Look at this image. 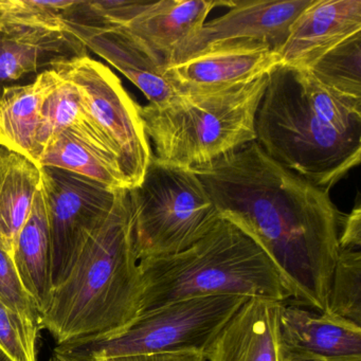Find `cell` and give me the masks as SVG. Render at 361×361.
Wrapping results in <instances>:
<instances>
[{
  "label": "cell",
  "instance_id": "obj_10",
  "mask_svg": "<svg viewBox=\"0 0 361 361\" xmlns=\"http://www.w3.org/2000/svg\"><path fill=\"white\" fill-rule=\"evenodd\" d=\"M314 0H235L229 11L185 39L169 60L177 64L208 50L240 44H257L280 51L295 18Z\"/></svg>",
  "mask_w": 361,
  "mask_h": 361
},
{
  "label": "cell",
  "instance_id": "obj_23",
  "mask_svg": "<svg viewBox=\"0 0 361 361\" xmlns=\"http://www.w3.org/2000/svg\"><path fill=\"white\" fill-rule=\"evenodd\" d=\"M304 69L336 96L361 106V32L348 37Z\"/></svg>",
  "mask_w": 361,
  "mask_h": 361
},
{
  "label": "cell",
  "instance_id": "obj_6",
  "mask_svg": "<svg viewBox=\"0 0 361 361\" xmlns=\"http://www.w3.org/2000/svg\"><path fill=\"white\" fill-rule=\"evenodd\" d=\"M128 192L139 261L185 250L221 219L193 170L164 164L154 155L142 180Z\"/></svg>",
  "mask_w": 361,
  "mask_h": 361
},
{
  "label": "cell",
  "instance_id": "obj_20",
  "mask_svg": "<svg viewBox=\"0 0 361 361\" xmlns=\"http://www.w3.org/2000/svg\"><path fill=\"white\" fill-rule=\"evenodd\" d=\"M41 183L39 166L16 152L0 147V246L12 257Z\"/></svg>",
  "mask_w": 361,
  "mask_h": 361
},
{
  "label": "cell",
  "instance_id": "obj_13",
  "mask_svg": "<svg viewBox=\"0 0 361 361\" xmlns=\"http://www.w3.org/2000/svg\"><path fill=\"white\" fill-rule=\"evenodd\" d=\"M65 28L126 75L145 94L149 104L164 106L176 94L164 78V60L123 27L66 24Z\"/></svg>",
  "mask_w": 361,
  "mask_h": 361
},
{
  "label": "cell",
  "instance_id": "obj_31",
  "mask_svg": "<svg viewBox=\"0 0 361 361\" xmlns=\"http://www.w3.org/2000/svg\"><path fill=\"white\" fill-rule=\"evenodd\" d=\"M0 361H12L3 350H0Z\"/></svg>",
  "mask_w": 361,
  "mask_h": 361
},
{
  "label": "cell",
  "instance_id": "obj_30",
  "mask_svg": "<svg viewBox=\"0 0 361 361\" xmlns=\"http://www.w3.org/2000/svg\"><path fill=\"white\" fill-rule=\"evenodd\" d=\"M49 361H85L81 359L73 358V357L66 356V355L60 354V353L54 352Z\"/></svg>",
  "mask_w": 361,
  "mask_h": 361
},
{
  "label": "cell",
  "instance_id": "obj_21",
  "mask_svg": "<svg viewBox=\"0 0 361 361\" xmlns=\"http://www.w3.org/2000/svg\"><path fill=\"white\" fill-rule=\"evenodd\" d=\"M39 166L68 171L114 191L128 190L117 161L73 130H62L48 141L39 157Z\"/></svg>",
  "mask_w": 361,
  "mask_h": 361
},
{
  "label": "cell",
  "instance_id": "obj_8",
  "mask_svg": "<svg viewBox=\"0 0 361 361\" xmlns=\"http://www.w3.org/2000/svg\"><path fill=\"white\" fill-rule=\"evenodd\" d=\"M54 69L79 90L86 118L117 160L128 190L138 185L153 156L140 105L109 67L90 56Z\"/></svg>",
  "mask_w": 361,
  "mask_h": 361
},
{
  "label": "cell",
  "instance_id": "obj_18",
  "mask_svg": "<svg viewBox=\"0 0 361 361\" xmlns=\"http://www.w3.org/2000/svg\"><path fill=\"white\" fill-rule=\"evenodd\" d=\"M60 81V75L50 69L28 85L6 86L0 90V147L16 152L39 166L35 140L42 107Z\"/></svg>",
  "mask_w": 361,
  "mask_h": 361
},
{
  "label": "cell",
  "instance_id": "obj_15",
  "mask_svg": "<svg viewBox=\"0 0 361 361\" xmlns=\"http://www.w3.org/2000/svg\"><path fill=\"white\" fill-rule=\"evenodd\" d=\"M87 50L68 30L0 22V87L29 73H44L88 56Z\"/></svg>",
  "mask_w": 361,
  "mask_h": 361
},
{
  "label": "cell",
  "instance_id": "obj_7",
  "mask_svg": "<svg viewBox=\"0 0 361 361\" xmlns=\"http://www.w3.org/2000/svg\"><path fill=\"white\" fill-rule=\"evenodd\" d=\"M248 299L223 295L180 300L141 314L116 335L56 346L54 352L85 361L164 353H198L204 356L221 329Z\"/></svg>",
  "mask_w": 361,
  "mask_h": 361
},
{
  "label": "cell",
  "instance_id": "obj_29",
  "mask_svg": "<svg viewBox=\"0 0 361 361\" xmlns=\"http://www.w3.org/2000/svg\"><path fill=\"white\" fill-rule=\"evenodd\" d=\"M102 361H207L204 355L198 353H164V354L136 355L119 357Z\"/></svg>",
  "mask_w": 361,
  "mask_h": 361
},
{
  "label": "cell",
  "instance_id": "obj_11",
  "mask_svg": "<svg viewBox=\"0 0 361 361\" xmlns=\"http://www.w3.org/2000/svg\"><path fill=\"white\" fill-rule=\"evenodd\" d=\"M281 64L267 46L240 44L208 50L166 67L164 78L176 94L221 92L255 81Z\"/></svg>",
  "mask_w": 361,
  "mask_h": 361
},
{
  "label": "cell",
  "instance_id": "obj_28",
  "mask_svg": "<svg viewBox=\"0 0 361 361\" xmlns=\"http://www.w3.org/2000/svg\"><path fill=\"white\" fill-rule=\"evenodd\" d=\"M361 246V207L357 202L350 213L342 217L339 231V248L360 250Z\"/></svg>",
  "mask_w": 361,
  "mask_h": 361
},
{
  "label": "cell",
  "instance_id": "obj_22",
  "mask_svg": "<svg viewBox=\"0 0 361 361\" xmlns=\"http://www.w3.org/2000/svg\"><path fill=\"white\" fill-rule=\"evenodd\" d=\"M66 130L78 133L115 158L86 118L78 88L61 77L60 83L48 94L42 107L41 121L35 140L39 161L48 141L54 135Z\"/></svg>",
  "mask_w": 361,
  "mask_h": 361
},
{
  "label": "cell",
  "instance_id": "obj_3",
  "mask_svg": "<svg viewBox=\"0 0 361 361\" xmlns=\"http://www.w3.org/2000/svg\"><path fill=\"white\" fill-rule=\"evenodd\" d=\"M141 314L180 300L236 295L286 302L276 265L261 246L231 221L221 219L185 250L139 261Z\"/></svg>",
  "mask_w": 361,
  "mask_h": 361
},
{
  "label": "cell",
  "instance_id": "obj_1",
  "mask_svg": "<svg viewBox=\"0 0 361 361\" xmlns=\"http://www.w3.org/2000/svg\"><path fill=\"white\" fill-rule=\"evenodd\" d=\"M191 170L221 219L267 253L293 304L324 312L344 215L329 191L272 160L255 141Z\"/></svg>",
  "mask_w": 361,
  "mask_h": 361
},
{
  "label": "cell",
  "instance_id": "obj_4",
  "mask_svg": "<svg viewBox=\"0 0 361 361\" xmlns=\"http://www.w3.org/2000/svg\"><path fill=\"white\" fill-rule=\"evenodd\" d=\"M267 79L262 75L221 92L176 94L162 107L140 106L153 155L164 164L193 169L253 142Z\"/></svg>",
  "mask_w": 361,
  "mask_h": 361
},
{
  "label": "cell",
  "instance_id": "obj_12",
  "mask_svg": "<svg viewBox=\"0 0 361 361\" xmlns=\"http://www.w3.org/2000/svg\"><path fill=\"white\" fill-rule=\"evenodd\" d=\"M279 331L284 361H361V326L346 319L283 302Z\"/></svg>",
  "mask_w": 361,
  "mask_h": 361
},
{
  "label": "cell",
  "instance_id": "obj_25",
  "mask_svg": "<svg viewBox=\"0 0 361 361\" xmlns=\"http://www.w3.org/2000/svg\"><path fill=\"white\" fill-rule=\"evenodd\" d=\"M75 0H0V22L66 30L65 18Z\"/></svg>",
  "mask_w": 361,
  "mask_h": 361
},
{
  "label": "cell",
  "instance_id": "obj_26",
  "mask_svg": "<svg viewBox=\"0 0 361 361\" xmlns=\"http://www.w3.org/2000/svg\"><path fill=\"white\" fill-rule=\"evenodd\" d=\"M41 327L0 302V350L12 361H37Z\"/></svg>",
  "mask_w": 361,
  "mask_h": 361
},
{
  "label": "cell",
  "instance_id": "obj_24",
  "mask_svg": "<svg viewBox=\"0 0 361 361\" xmlns=\"http://www.w3.org/2000/svg\"><path fill=\"white\" fill-rule=\"evenodd\" d=\"M324 312L361 326V252L340 249Z\"/></svg>",
  "mask_w": 361,
  "mask_h": 361
},
{
  "label": "cell",
  "instance_id": "obj_14",
  "mask_svg": "<svg viewBox=\"0 0 361 361\" xmlns=\"http://www.w3.org/2000/svg\"><path fill=\"white\" fill-rule=\"evenodd\" d=\"M361 32V0H314L289 29L281 64L307 68L348 37Z\"/></svg>",
  "mask_w": 361,
  "mask_h": 361
},
{
  "label": "cell",
  "instance_id": "obj_27",
  "mask_svg": "<svg viewBox=\"0 0 361 361\" xmlns=\"http://www.w3.org/2000/svg\"><path fill=\"white\" fill-rule=\"evenodd\" d=\"M0 302L39 325L41 312L23 285L13 257L0 246Z\"/></svg>",
  "mask_w": 361,
  "mask_h": 361
},
{
  "label": "cell",
  "instance_id": "obj_16",
  "mask_svg": "<svg viewBox=\"0 0 361 361\" xmlns=\"http://www.w3.org/2000/svg\"><path fill=\"white\" fill-rule=\"evenodd\" d=\"M283 302L248 299L206 352L208 361H284L279 331Z\"/></svg>",
  "mask_w": 361,
  "mask_h": 361
},
{
  "label": "cell",
  "instance_id": "obj_19",
  "mask_svg": "<svg viewBox=\"0 0 361 361\" xmlns=\"http://www.w3.org/2000/svg\"><path fill=\"white\" fill-rule=\"evenodd\" d=\"M13 261L23 285L37 303L42 318L51 301L54 286L49 225L41 189L35 196L30 215L20 230Z\"/></svg>",
  "mask_w": 361,
  "mask_h": 361
},
{
  "label": "cell",
  "instance_id": "obj_9",
  "mask_svg": "<svg viewBox=\"0 0 361 361\" xmlns=\"http://www.w3.org/2000/svg\"><path fill=\"white\" fill-rule=\"evenodd\" d=\"M56 288L68 276L90 236L107 219L117 191L56 168H41Z\"/></svg>",
  "mask_w": 361,
  "mask_h": 361
},
{
  "label": "cell",
  "instance_id": "obj_17",
  "mask_svg": "<svg viewBox=\"0 0 361 361\" xmlns=\"http://www.w3.org/2000/svg\"><path fill=\"white\" fill-rule=\"evenodd\" d=\"M228 1L160 0L149 1L123 28L147 44L168 65L173 52L200 30L210 12Z\"/></svg>",
  "mask_w": 361,
  "mask_h": 361
},
{
  "label": "cell",
  "instance_id": "obj_5",
  "mask_svg": "<svg viewBox=\"0 0 361 361\" xmlns=\"http://www.w3.org/2000/svg\"><path fill=\"white\" fill-rule=\"evenodd\" d=\"M255 142L272 160L327 191L361 160V137L323 121L304 94L297 68L286 65L268 73Z\"/></svg>",
  "mask_w": 361,
  "mask_h": 361
},
{
  "label": "cell",
  "instance_id": "obj_2",
  "mask_svg": "<svg viewBox=\"0 0 361 361\" xmlns=\"http://www.w3.org/2000/svg\"><path fill=\"white\" fill-rule=\"evenodd\" d=\"M142 295L130 197L128 190H118L109 216L54 289L39 325L51 334L56 346L102 339L138 318Z\"/></svg>",
  "mask_w": 361,
  "mask_h": 361
}]
</instances>
